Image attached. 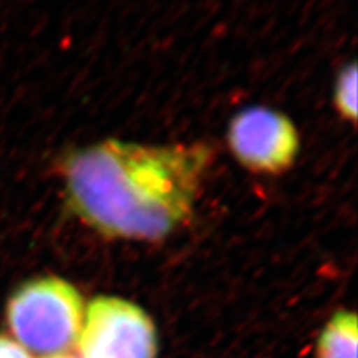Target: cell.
Returning <instances> with one entry per match:
<instances>
[{
	"label": "cell",
	"instance_id": "cell-4",
	"mask_svg": "<svg viewBox=\"0 0 358 358\" xmlns=\"http://www.w3.org/2000/svg\"><path fill=\"white\" fill-rule=\"evenodd\" d=\"M80 339L83 358H155L157 336L141 308L115 297H99L87 309Z\"/></svg>",
	"mask_w": 358,
	"mask_h": 358
},
{
	"label": "cell",
	"instance_id": "cell-5",
	"mask_svg": "<svg viewBox=\"0 0 358 358\" xmlns=\"http://www.w3.org/2000/svg\"><path fill=\"white\" fill-rule=\"evenodd\" d=\"M357 338L355 313H338L322 331L318 358H357Z\"/></svg>",
	"mask_w": 358,
	"mask_h": 358
},
{
	"label": "cell",
	"instance_id": "cell-1",
	"mask_svg": "<svg viewBox=\"0 0 358 358\" xmlns=\"http://www.w3.org/2000/svg\"><path fill=\"white\" fill-rule=\"evenodd\" d=\"M215 159L206 142L103 139L54 162L64 210L108 239L157 242L192 218Z\"/></svg>",
	"mask_w": 358,
	"mask_h": 358
},
{
	"label": "cell",
	"instance_id": "cell-6",
	"mask_svg": "<svg viewBox=\"0 0 358 358\" xmlns=\"http://www.w3.org/2000/svg\"><path fill=\"white\" fill-rule=\"evenodd\" d=\"M357 63L345 64L334 78L333 84V106L339 117L348 122L357 121Z\"/></svg>",
	"mask_w": 358,
	"mask_h": 358
},
{
	"label": "cell",
	"instance_id": "cell-2",
	"mask_svg": "<svg viewBox=\"0 0 358 358\" xmlns=\"http://www.w3.org/2000/svg\"><path fill=\"white\" fill-rule=\"evenodd\" d=\"M6 320L10 333L26 350L41 357H60L80 339L83 297L60 278L31 279L10 297Z\"/></svg>",
	"mask_w": 358,
	"mask_h": 358
},
{
	"label": "cell",
	"instance_id": "cell-3",
	"mask_svg": "<svg viewBox=\"0 0 358 358\" xmlns=\"http://www.w3.org/2000/svg\"><path fill=\"white\" fill-rule=\"evenodd\" d=\"M226 139L233 159L255 175H282L300 154V133L294 121L268 106L236 112L229 121Z\"/></svg>",
	"mask_w": 358,
	"mask_h": 358
},
{
	"label": "cell",
	"instance_id": "cell-8",
	"mask_svg": "<svg viewBox=\"0 0 358 358\" xmlns=\"http://www.w3.org/2000/svg\"><path fill=\"white\" fill-rule=\"evenodd\" d=\"M51 358H71V357H51Z\"/></svg>",
	"mask_w": 358,
	"mask_h": 358
},
{
	"label": "cell",
	"instance_id": "cell-7",
	"mask_svg": "<svg viewBox=\"0 0 358 358\" xmlns=\"http://www.w3.org/2000/svg\"><path fill=\"white\" fill-rule=\"evenodd\" d=\"M0 358H30V355L17 342L0 334Z\"/></svg>",
	"mask_w": 358,
	"mask_h": 358
}]
</instances>
